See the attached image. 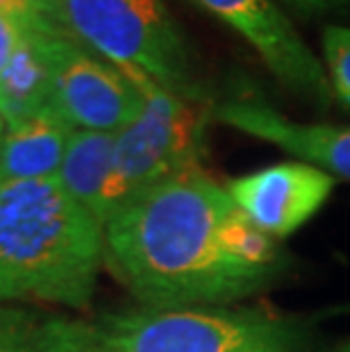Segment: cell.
<instances>
[{
  "label": "cell",
  "instance_id": "1",
  "mask_svg": "<svg viewBox=\"0 0 350 352\" xmlns=\"http://www.w3.org/2000/svg\"><path fill=\"white\" fill-rule=\"evenodd\" d=\"M105 261L144 307H223L259 294L289 259L203 166L151 186L105 223Z\"/></svg>",
  "mask_w": 350,
  "mask_h": 352
},
{
  "label": "cell",
  "instance_id": "2",
  "mask_svg": "<svg viewBox=\"0 0 350 352\" xmlns=\"http://www.w3.org/2000/svg\"><path fill=\"white\" fill-rule=\"evenodd\" d=\"M105 261V228L46 179H0V302L85 309Z\"/></svg>",
  "mask_w": 350,
  "mask_h": 352
},
{
  "label": "cell",
  "instance_id": "3",
  "mask_svg": "<svg viewBox=\"0 0 350 352\" xmlns=\"http://www.w3.org/2000/svg\"><path fill=\"white\" fill-rule=\"evenodd\" d=\"M89 323L102 352H316L305 320L259 307H139Z\"/></svg>",
  "mask_w": 350,
  "mask_h": 352
},
{
  "label": "cell",
  "instance_id": "4",
  "mask_svg": "<svg viewBox=\"0 0 350 352\" xmlns=\"http://www.w3.org/2000/svg\"><path fill=\"white\" fill-rule=\"evenodd\" d=\"M53 19L96 55L193 102L212 104L162 0H53Z\"/></svg>",
  "mask_w": 350,
  "mask_h": 352
},
{
  "label": "cell",
  "instance_id": "5",
  "mask_svg": "<svg viewBox=\"0 0 350 352\" xmlns=\"http://www.w3.org/2000/svg\"><path fill=\"white\" fill-rule=\"evenodd\" d=\"M128 73L144 94V104L139 114L116 132L114 162L98 214L102 228L118 209L151 186L184 170L200 168L207 123L212 118L214 102L187 100L146 76Z\"/></svg>",
  "mask_w": 350,
  "mask_h": 352
},
{
  "label": "cell",
  "instance_id": "6",
  "mask_svg": "<svg viewBox=\"0 0 350 352\" xmlns=\"http://www.w3.org/2000/svg\"><path fill=\"white\" fill-rule=\"evenodd\" d=\"M259 55L271 76L289 94L327 109L334 100L323 62L303 36L278 0H196Z\"/></svg>",
  "mask_w": 350,
  "mask_h": 352
},
{
  "label": "cell",
  "instance_id": "7",
  "mask_svg": "<svg viewBox=\"0 0 350 352\" xmlns=\"http://www.w3.org/2000/svg\"><path fill=\"white\" fill-rule=\"evenodd\" d=\"M144 94L128 71L69 39L59 55L50 107L76 130L118 132L139 114Z\"/></svg>",
  "mask_w": 350,
  "mask_h": 352
},
{
  "label": "cell",
  "instance_id": "8",
  "mask_svg": "<svg viewBox=\"0 0 350 352\" xmlns=\"http://www.w3.org/2000/svg\"><path fill=\"white\" fill-rule=\"evenodd\" d=\"M334 177L307 162H280L228 182L237 207L273 239L300 230L325 205Z\"/></svg>",
  "mask_w": 350,
  "mask_h": 352
},
{
  "label": "cell",
  "instance_id": "9",
  "mask_svg": "<svg viewBox=\"0 0 350 352\" xmlns=\"http://www.w3.org/2000/svg\"><path fill=\"white\" fill-rule=\"evenodd\" d=\"M212 118L278 146L298 162L318 166L332 177L350 179V125L292 121L257 96H232L214 102Z\"/></svg>",
  "mask_w": 350,
  "mask_h": 352
},
{
  "label": "cell",
  "instance_id": "10",
  "mask_svg": "<svg viewBox=\"0 0 350 352\" xmlns=\"http://www.w3.org/2000/svg\"><path fill=\"white\" fill-rule=\"evenodd\" d=\"M71 36L53 16H39L0 73V116L12 127L50 107L55 73Z\"/></svg>",
  "mask_w": 350,
  "mask_h": 352
},
{
  "label": "cell",
  "instance_id": "11",
  "mask_svg": "<svg viewBox=\"0 0 350 352\" xmlns=\"http://www.w3.org/2000/svg\"><path fill=\"white\" fill-rule=\"evenodd\" d=\"M73 132L76 127L53 107L7 127L0 146V179L57 177Z\"/></svg>",
  "mask_w": 350,
  "mask_h": 352
},
{
  "label": "cell",
  "instance_id": "12",
  "mask_svg": "<svg viewBox=\"0 0 350 352\" xmlns=\"http://www.w3.org/2000/svg\"><path fill=\"white\" fill-rule=\"evenodd\" d=\"M114 132L76 130L66 146L62 166L57 170L59 184L85 205L96 219L100 214L111 162H114ZM100 221V219H98Z\"/></svg>",
  "mask_w": 350,
  "mask_h": 352
},
{
  "label": "cell",
  "instance_id": "13",
  "mask_svg": "<svg viewBox=\"0 0 350 352\" xmlns=\"http://www.w3.org/2000/svg\"><path fill=\"white\" fill-rule=\"evenodd\" d=\"M80 327L82 318L0 302V352H69Z\"/></svg>",
  "mask_w": 350,
  "mask_h": 352
},
{
  "label": "cell",
  "instance_id": "14",
  "mask_svg": "<svg viewBox=\"0 0 350 352\" xmlns=\"http://www.w3.org/2000/svg\"><path fill=\"white\" fill-rule=\"evenodd\" d=\"M323 69L334 100L350 109V28L327 25L323 30Z\"/></svg>",
  "mask_w": 350,
  "mask_h": 352
},
{
  "label": "cell",
  "instance_id": "15",
  "mask_svg": "<svg viewBox=\"0 0 350 352\" xmlns=\"http://www.w3.org/2000/svg\"><path fill=\"white\" fill-rule=\"evenodd\" d=\"M36 19L39 16L28 19V16H14V14H0V73L12 62L14 52L19 50L21 41L25 39L28 30L32 28Z\"/></svg>",
  "mask_w": 350,
  "mask_h": 352
},
{
  "label": "cell",
  "instance_id": "16",
  "mask_svg": "<svg viewBox=\"0 0 350 352\" xmlns=\"http://www.w3.org/2000/svg\"><path fill=\"white\" fill-rule=\"evenodd\" d=\"M0 14L14 16H53V0H0Z\"/></svg>",
  "mask_w": 350,
  "mask_h": 352
},
{
  "label": "cell",
  "instance_id": "17",
  "mask_svg": "<svg viewBox=\"0 0 350 352\" xmlns=\"http://www.w3.org/2000/svg\"><path fill=\"white\" fill-rule=\"evenodd\" d=\"M282 5H287L289 10L300 12V14H316V12H325L332 10V7H339L348 3V0H280Z\"/></svg>",
  "mask_w": 350,
  "mask_h": 352
},
{
  "label": "cell",
  "instance_id": "18",
  "mask_svg": "<svg viewBox=\"0 0 350 352\" xmlns=\"http://www.w3.org/2000/svg\"><path fill=\"white\" fill-rule=\"evenodd\" d=\"M69 352H102L98 346H96L94 334H91V323H89V320H82L78 341L73 343V348Z\"/></svg>",
  "mask_w": 350,
  "mask_h": 352
},
{
  "label": "cell",
  "instance_id": "19",
  "mask_svg": "<svg viewBox=\"0 0 350 352\" xmlns=\"http://www.w3.org/2000/svg\"><path fill=\"white\" fill-rule=\"evenodd\" d=\"M5 130H7V125H5V118L0 116V146H3V139H5Z\"/></svg>",
  "mask_w": 350,
  "mask_h": 352
},
{
  "label": "cell",
  "instance_id": "20",
  "mask_svg": "<svg viewBox=\"0 0 350 352\" xmlns=\"http://www.w3.org/2000/svg\"><path fill=\"white\" fill-rule=\"evenodd\" d=\"M334 352H350V339H346L344 343H341V346L334 350Z\"/></svg>",
  "mask_w": 350,
  "mask_h": 352
},
{
  "label": "cell",
  "instance_id": "21",
  "mask_svg": "<svg viewBox=\"0 0 350 352\" xmlns=\"http://www.w3.org/2000/svg\"><path fill=\"white\" fill-rule=\"evenodd\" d=\"M348 311H350V309H348Z\"/></svg>",
  "mask_w": 350,
  "mask_h": 352
}]
</instances>
